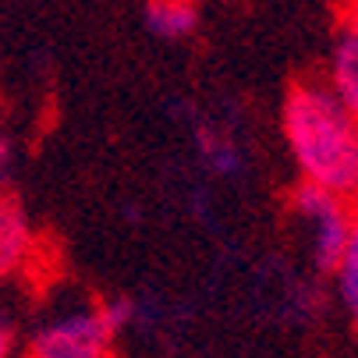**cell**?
Instances as JSON below:
<instances>
[{"instance_id": "1", "label": "cell", "mask_w": 358, "mask_h": 358, "mask_svg": "<svg viewBox=\"0 0 358 358\" xmlns=\"http://www.w3.org/2000/svg\"><path fill=\"white\" fill-rule=\"evenodd\" d=\"M280 128L305 185L348 206L358 202V117L327 82H294L280 107Z\"/></svg>"}, {"instance_id": "2", "label": "cell", "mask_w": 358, "mask_h": 358, "mask_svg": "<svg viewBox=\"0 0 358 358\" xmlns=\"http://www.w3.org/2000/svg\"><path fill=\"white\" fill-rule=\"evenodd\" d=\"M110 337L99 305H75L36 330L29 358H107Z\"/></svg>"}, {"instance_id": "3", "label": "cell", "mask_w": 358, "mask_h": 358, "mask_svg": "<svg viewBox=\"0 0 358 358\" xmlns=\"http://www.w3.org/2000/svg\"><path fill=\"white\" fill-rule=\"evenodd\" d=\"M291 206L294 213L313 227V252H316V266L334 273L344 245H348V227H351V206L344 199L316 188V185H298L291 192Z\"/></svg>"}, {"instance_id": "4", "label": "cell", "mask_w": 358, "mask_h": 358, "mask_svg": "<svg viewBox=\"0 0 358 358\" xmlns=\"http://www.w3.org/2000/svg\"><path fill=\"white\" fill-rule=\"evenodd\" d=\"M32 224L11 195L0 192V284L15 277L32 255Z\"/></svg>"}, {"instance_id": "5", "label": "cell", "mask_w": 358, "mask_h": 358, "mask_svg": "<svg viewBox=\"0 0 358 358\" xmlns=\"http://www.w3.org/2000/svg\"><path fill=\"white\" fill-rule=\"evenodd\" d=\"M327 85L334 89V96L358 117V29L341 25L334 54H330V78Z\"/></svg>"}, {"instance_id": "6", "label": "cell", "mask_w": 358, "mask_h": 358, "mask_svg": "<svg viewBox=\"0 0 358 358\" xmlns=\"http://www.w3.org/2000/svg\"><path fill=\"white\" fill-rule=\"evenodd\" d=\"M145 25L157 39L181 43L199 29V4L195 0H145Z\"/></svg>"}, {"instance_id": "7", "label": "cell", "mask_w": 358, "mask_h": 358, "mask_svg": "<svg viewBox=\"0 0 358 358\" xmlns=\"http://www.w3.org/2000/svg\"><path fill=\"white\" fill-rule=\"evenodd\" d=\"M195 149L199 160L206 164V171L220 174V178H234L241 171V145L231 131L217 128V124H199L195 128Z\"/></svg>"}, {"instance_id": "8", "label": "cell", "mask_w": 358, "mask_h": 358, "mask_svg": "<svg viewBox=\"0 0 358 358\" xmlns=\"http://www.w3.org/2000/svg\"><path fill=\"white\" fill-rule=\"evenodd\" d=\"M337 291L344 298L348 309L358 305V210H351V227H348V245H344V255L337 263Z\"/></svg>"}, {"instance_id": "9", "label": "cell", "mask_w": 358, "mask_h": 358, "mask_svg": "<svg viewBox=\"0 0 358 358\" xmlns=\"http://www.w3.org/2000/svg\"><path fill=\"white\" fill-rule=\"evenodd\" d=\"M131 313H135V305H131L128 298H110V301L99 305V316H103V323H107L110 334H117V330L131 320Z\"/></svg>"}, {"instance_id": "10", "label": "cell", "mask_w": 358, "mask_h": 358, "mask_svg": "<svg viewBox=\"0 0 358 358\" xmlns=\"http://www.w3.org/2000/svg\"><path fill=\"white\" fill-rule=\"evenodd\" d=\"M15 313H11V305L0 298V358H11V348H15Z\"/></svg>"}, {"instance_id": "11", "label": "cell", "mask_w": 358, "mask_h": 358, "mask_svg": "<svg viewBox=\"0 0 358 358\" xmlns=\"http://www.w3.org/2000/svg\"><path fill=\"white\" fill-rule=\"evenodd\" d=\"M11 160H15V152H11V142L0 135V181L8 178V171H11Z\"/></svg>"}, {"instance_id": "12", "label": "cell", "mask_w": 358, "mask_h": 358, "mask_svg": "<svg viewBox=\"0 0 358 358\" xmlns=\"http://www.w3.org/2000/svg\"><path fill=\"white\" fill-rule=\"evenodd\" d=\"M351 313H355V334H358V305H355V309H351Z\"/></svg>"}]
</instances>
